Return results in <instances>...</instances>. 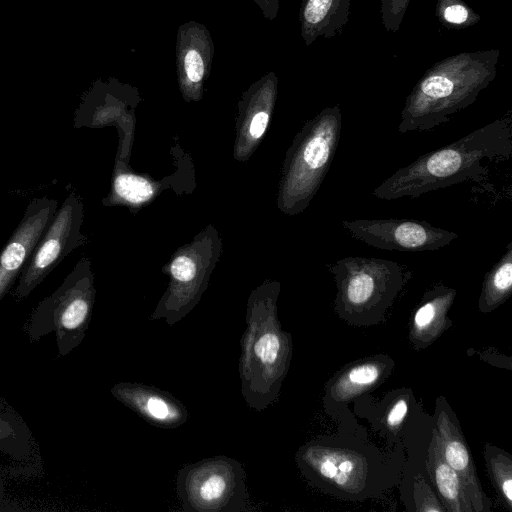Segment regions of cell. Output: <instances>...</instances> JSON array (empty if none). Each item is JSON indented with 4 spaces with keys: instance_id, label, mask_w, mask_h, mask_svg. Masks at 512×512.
I'll list each match as a JSON object with an SVG mask.
<instances>
[{
    "instance_id": "6da1fadb",
    "label": "cell",
    "mask_w": 512,
    "mask_h": 512,
    "mask_svg": "<svg viewBox=\"0 0 512 512\" xmlns=\"http://www.w3.org/2000/svg\"><path fill=\"white\" fill-rule=\"evenodd\" d=\"M512 156L510 122L497 120L398 169L372 192L383 200L416 198L469 179L478 180L493 161Z\"/></svg>"
},
{
    "instance_id": "7a4b0ae2",
    "label": "cell",
    "mask_w": 512,
    "mask_h": 512,
    "mask_svg": "<svg viewBox=\"0 0 512 512\" xmlns=\"http://www.w3.org/2000/svg\"><path fill=\"white\" fill-rule=\"evenodd\" d=\"M240 347L242 396L249 408L263 411L277 401L292 357V338L281 328L275 299L252 301Z\"/></svg>"
},
{
    "instance_id": "3957f363",
    "label": "cell",
    "mask_w": 512,
    "mask_h": 512,
    "mask_svg": "<svg viewBox=\"0 0 512 512\" xmlns=\"http://www.w3.org/2000/svg\"><path fill=\"white\" fill-rule=\"evenodd\" d=\"M93 302L92 277L86 262L80 261L61 285L35 308L27 326L30 341L55 332L58 352L66 356L83 341Z\"/></svg>"
},
{
    "instance_id": "277c9868",
    "label": "cell",
    "mask_w": 512,
    "mask_h": 512,
    "mask_svg": "<svg viewBox=\"0 0 512 512\" xmlns=\"http://www.w3.org/2000/svg\"><path fill=\"white\" fill-rule=\"evenodd\" d=\"M176 491L186 512L253 511L243 465L225 455L183 466L177 474Z\"/></svg>"
},
{
    "instance_id": "5b68a950",
    "label": "cell",
    "mask_w": 512,
    "mask_h": 512,
    "mask_svg": "<svg viewBox=\"0 0 512 512\" xmlns=\"http://www.w3.org/2000/svg\"><path fill=\"white\" fill-rule=\"evenodd\" d=\"M338 289L337 308L345 314L378 313L388 306L403 285L402 267L373 257H345L329 265Z\"/></svg>"
},
{
    "instance_id": "8992f818",
    "label": "cell",
    "mask_w": 512,
    "mask_h": 512,
    "mask_svg": "<svg viewBox=\"0 0 512 512\" xmlns=\"http://www.w3.org/2000/svg\"><path fill=\"white\" fill-rule=\"evenodd\" d=\"M82 205L74 195H67L26 261L15 290L25 299L43 280L82 243L80 234Z\"/></svg>"
},
{
    "instance_id": "52a82bcc",
    "label": "cell",
    "mask_w": 512,
    "mask_h": 512,
    "mask_svg": "<svg viewBox=\"0 0 512 512\" xmlns=\"http://www.w3.org/2000/svg\"><path fill=\"white\" fill-rule=\"evenodd\" d=\"M341 134L338 110H326L309 123L299 139L291 176L296 205H307L319 189L337 151Z\"/></svg>"
},
{
    "instance_id": "ba28073f",
    "label": "cell",
    "mask_w": 512,
    "mask_h": 512,
    "mask_svg": "<svg viewBox=\"0 0 512 512\" xmlns=\"http://www.w3.org/2000/svg\"><path fill=\"white\" fill-rule=\"evenodd\" d=\"M351 236L369 246L400 252L434 251L458 238L455 232L415 219L343 220Z\"/></svg>"
},
{
    "instance_id": "9c48e42d",
    "label": "cell",
    "mask_w": 512,
    "mask_h": 512,
    "mask_svg": "<svg viewBox=\"0 0 512 512\" xmlns=\"http://www.w3.org/2000/svg\"><path fill=\"white\" fill-rule=\"evenodd\" d=\"M58 209L56 199H32L24 215L0 252V301L19 277L26 261Z\"/></svg>"
},
{
    "instance_id": "30bf717a",
    "label": "cell",
    "mask_w": 512,
    "mask_h": 512,
    "mask_svg": "<svg viewBox=\"0 0 512 512\" xmlns=\"http://www.w3.org/2000/svg\"><path fill=\"white\" fill-rule=\"evenodd\" d=\"M214 42L207 27L191 20L178 27L175 55L180 87L187 95L200 93L210 74Z\"/></svg>"
},
{
    "instance_id": "8fae6325",
    "label": "cell",
    "mask_w": 512,
    "mask_h": 512,
    "mask_svg": "<svg viewBox=\"0 0 512 512\" xmlns=\"http://www.w3.org/2000/svg\"><path fill=\"white\" fill-rule=\"evenodd\" d=\"M113 397L147 423L163 429L182 426L189 419L186 406L168 391L137 382H118Z\"/></svg>"
},
{
    "instance_id": "7c38bea8",
    "label": "cell",
    "mask_w": 512,
    "mask_h": 512,
    "mask_svg": "<svg viewBox=\"0 0 512 512\" xmlns=\"http://www.w3.org/2000/svg\"><path fill=\"white\" fill-rule=\"evenodd\" d=\"M438 438L442 455L463 482L474 511L487 510L485 497L476 475L475 466L465 439L446 411L437 416Z\"/></svg>"
},
{
    "instance_id": "4fadbf2b",
    "label": "cell",
    "mask_w": 512,
    "mask_h": 512,
    "mask_svg": "<svg viewBox=\"0 0 512 512\" xmlns=\"http://www.w3.org/2000/svg\"><path fill=\"white\" fill-rule=\"evenodd\" d=\"M427 467L431 480L449 511H474L463 482L442 455L437 431H434L429 447Z\"/></svg>"
},
{
    "instance_id": "5bb4252c",
    "label": "cell",
    "mask_w": 512,
    "mask_h": 512,
    "mask_svg": "<svg viewBox=\"0 0 512 512\" xmlns=\"http://www.w3.org/2000/svg\"><path fill=\"white\" fill-rule=\"evenodd\" d=\"M456 296V291L443 285L429 291L422 305L413 317V337L429 342L440 332L441 324L446 321V313Z\"/></svg>"
},
{
    "instance_id": "9a60e30c",
    "label": "cell",
    "mask_w": 512,
    "mask_h": 512,
    "mask_svg": "<svg viewBox=\"0 0 512 512\" xmlns=\"http://www.w3.org/2000/svg\"><path fill=\"white\" fill-rule=\"evenodd\" d=\"M512 292V242L508 243L505 252L485 275L480 298L479 309L489 312L503 303Z\"/></svg>"
},
{
    "instance_id": "2e32d148",
    "label": "cell",
    "mask_w": 512,
    "mask_h": 512,
    "mask_svg": "<svg viewBox=\"0 0 512 512\" xmlns=\"http://www.w3.org/2000/svg\"><path fill=\"white\" fill-rule=\"evenodd\" d=\"M31 434L18 414L0 399V450L21 460L31 452Z\"/></svg>"
},
{
    "instance_id": "e0dca14e",
    "label": "cell",
    "mask_w": 512,
    "mask_h": 512,
    "mask_svg": "<svg viewBox=\"0 0 512 512\" xmlns=\"http://www.w3.org/2000/svg\"><path fill=\"white\" fill-rule=\"evenodd\" d=\"M383 365L376 361L360 363L340 376L332 386V395L337 400H347L369 386L374 385L381 377Z\"/></svg>"
},
{
    "instance_id": "ac0fdd59",
    "label": "cell",
    "mask_w": 512,
    "mask_h": 512,
    "mask_svg": "<svg viewBox=\"0 0 512 512\" xmlns=\"http://www.w3.org/2000/svg\"><path fill=\"white\" fill-rule=\"evenodd\" d=\"M114 186L119 196L132 203L143 202L153 193L151 184L135 175L120 174L115 179Z\"/></svg>"
},
{
    "instance_id": "d6986e66",
    "label": "cell",
    "mask_w": 512,
    "mask_h": 512,
    "mask_svg": "<svg viewBox=\"0 0 512 512\" xmlns=\"http://www.w3.org/2000/svg\"><path fill=\"white\" fill-rule=\"evenodd\" d=\"M489 469L495 485L505 498L506 503L511 507L512 503V464L508 457L503 454L489 456Z\"/></svg>"
},
{
    "instance_id": "ffe728a7",
    "label": "cell",
    "mask_w": 512,
    "mask_h": 512,
    "mask_svg": "<svg viewBox=\"0 0 512 512\" xmlns=\"http://www.w3.org/2000/svg\"><path fill=\"white\" fill-rule=\"evenodd\" d=\"M171 273L179 283H189L196 277V265L189 257L180 256L173 261Z\"/></svg>"
},
{
    "instance_id": "44dd1931",
    "label": "cell",
    "mask_w": 512,
    "mask_h": 512,
    "mask_svg": "<svg viewBox=\"0 0 512 512\" xmlns=\"http://www.w3.org/2000/svg\"><path fill=\"white\" fill-rule=\"evenodd\" d=\"M332 0H308L303 16L309 24H317L326 16Z\"/></svg>"
},
{
    "instance_id": "7402d4cb",
    "label": "cell",
    "mask_w": 512,
    "mask_h": 512,
    "mask_svg": "<svg viewBox=\"0 0 512 512\" xmlns=\"http://www.w3.org/2000/svg\"><path fill=\"white\" fill-rule=\"evenodd\" d=\"M408 410V405L405 399H399L390 408L387 414V424L390 427L398 426L404 419Z\"/></svg>"
},
{
    "instance_id": "603a6c76",
    "label": "cell",
    "mask_w": 512,
    "mask_h": 512,
    "mask_svg": "<svg viewBox=\"0 0 512 512\" xmlns=\"http://www.w3.org/2000/svg\"><path fill=\"white\" fill-rule=\"evenodd\" d=\"M269 121V114L265 110H260L254 114L250 124V134L253 138H260L265 132Z\"/></svg>"
},
{
    "instance_id": "cb8c5ba5",
    "label": "cell",
    "mask_w": 512,
    "mask_h": 512,
    "mask_svg": "<svg viewBox=\"0 0 512 512\" xmlns=\"http://www.w3.org/2000/svg\"><path fill=\"white\" fill-rule=\"evenodd\" d=\"M261 11L263 17L272 20L276 17L278 0H252Z\"/></svg>"
},
{
    "instance_id": "d4e9b609",
    "label": "cell",
    "mask_w": 512,
    "mask_h": 512,
    "mask_svg": "<svg viewBox=\"0 0 512 512\" xmlns=\"http://www.w3.org/2000/svg\"><path fill=\"white\" fill-rule=\"evenodd\" d=\"M444 16L452 23H462L467 19V11L460 5H452L446 8Z\"/></svg>"
},
{
    "instance_id": "484cf974",
    "label": "cell",
    "mask_w": 512,
    "mask_h": 512,
    "mask_svg": "<svg viewBox=\"0 0 512 512\" xmlns=\"http://www.w3.org/2000/svg\"><path fill=\"white\" fill-rule=\"evenodd\" d=\"M2 498H3V486H2L1 479H0V504L2 502Z\"/></svg>"
}]
</instances>
